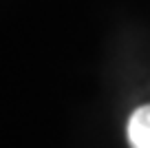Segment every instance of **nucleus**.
I'll list each match as a JSON object with an SVG mask.
<instances>
[{"label":"nucleus","mask_w":150,"mask_h":148,"mask_svg":"<svg viewBox=\"0 0 150 148\" xmlns=\"http://www.w3.org/2000/svg\"><path fill=\"white\" fill-rule=\"evenodd\" d=\"M128 144L130 148H150V104L132 111L128 120Z\"/></svg>","instance_id":"nucleus-1"}]
</instances>
